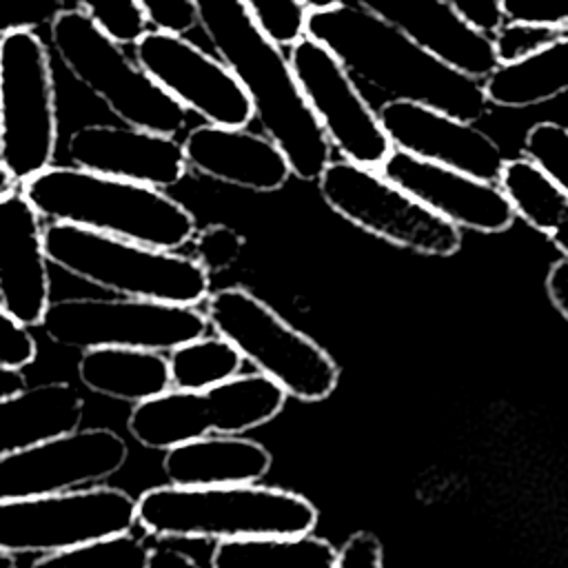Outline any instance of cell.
<instances>
[{
	"mask_svg": "<svg viewBox=\"0 0 568 568\" xmlns=\"http://www.w3.org/2000/svg\"><path fill=\"white\" fill-rule=\"evenodd\" d=\"M377 115L393 149L497 182L504 151L475 122L404 100H388Z\"/></svg>",
	"mask_w": 568,
	"mask_h": 568,
	"instance_id": "obj_17",
	"label": "cell"
},
{
	"mask_svg": "<svg viewBox=\"0 0 568 568\" xmlns=\"http://www.w3.org/2000/svg\"><path fill=\"white\" fill-rule=\"evenodd\" d=\"M388 22L415 44L462 71L484 80L497 58L488 33L473 27L448 0H351Z\"/></svg>",
	"mask_w": 568,
	"mask_h": 568,
	"instance_id": "obj_20",
	"label": "cell"
},
{
	"mask_svg": "<svg viewBox=\"0 0 568 568\" xmlns=\"http://www.w3.org/2000/svg\"><path fill=\"white\" fill-rule=\"evenodd\" d=\"M497 186L508 197L517 217L550 237L568 257V195L530 160H506Z\"/></svg>",
	"mask_w": 568,
	"mask_h": 568,
	"instance_id": "obj_26",
	"label": "cell"
},
{
	"mask_svg": "<svg viewBox=\"0 0 568 568\" xmlns=\"http://www.w3.org/2000/svg\"><path fill=\"white\" fill-rule=\"evenodd\" d=\"M524 158L539 166L568 195V124L544 120L524 135Z\"/></svg>",
	"mask_w": 568,
	"mask_h": 568,
	"instance_id": "obj_30",
	"label": "cell"
},
{
	"mask_svg": "<svg viewBox=\"0 0 568 568\" xmlns=\"http://www.w3.org/2000/svg\"><path fill=\"white\" fill-rule=\"evenodd\" d=\"M335 546L313 532L222 539L211 568H333Z\"/></svg>",
	"mask_w": 568,
	"mask_h": 568,
	"instance_id": "obj_27",
	"label": "cell"
},
{
	"mask_svg": "<svg viewBox=\"0 0 568 568\" xmlns=\"http://www.w3.org/2000/svg\"><path fill=\"white\" fill-rule=\"evenodd\" d=\"M58 144L51 55L31 27L0 33V164L22 184L49 169Z\"/></svg>",
	"mask_w": 568,
	"mask_h": 568,
	"instance_id": "obj_8",
	"label": "cell"
},
{
	"mask_svg": "<svg viewBox=\"0 0 568 568\" xmlns=\"http://www.w3.org/2000/svg\"><path fill=\"white\" fill-rule=\"evenodd\" d=\"M182 151L186 169L255 193H273L293 175L282 149L246 126L200 124L186 133Z\"/></svg>",
	"mask_w": 568,
	"mask_h": 568,
	"instance_id": "obj_21",
	"label": "cell"
},
{
	"mask_svg": "<svg viewBox=\"0 0 568 568\" xmlns=\"http://www.w3.org/2000/svg\"><path fill=\"white\" fill-rule=\"evenodd\" d=\"M473 27H477L484 33H493L501 22V9L499 0H448Z\"/></svg>",
	"mask_w": 568,
	"mask_h": 568,
	"instance_id": "obj_39",
	"label": "cell"
},
{
	"mask_svg": "<svg viewBox=\"0 0 568 568\" xmlns=\"http://www.w3.org/2000/svg\"><path fill=\"white\" fill-rule=\"evenodd\" d=\"M297 84L326 140L344 160L379 169L393 144L346 67L311 36L288 47Z\"/></svg>",
	"mask_w": 568,
	"mask_h": 568,
	"instance_id": "obj_13",
	"label": "cell"
},
{
	"mask_svg": "<svg viewBox=\"0 0 568 568\" xmlns=\"http://www.w3.org/2000/svg\"><path fill=\"white\" fill-rule=\"evenodd\" d=\"M0 568H18V564H16L13 555H9V552H2V550H0Z\"/></svg>",
	"mask_w": 568,
	"mask_h": 568,
	"instance_id": "obj_45",
	"label": "cell"
},
{
	"mask_svg": "<svg viewBox=\"0 0 568 568\" xmlns=\"http://www.w3.org/2000/svg\"><path fill=\"white\" fill-rule=\"evenodd\" d=\"M67 153L73 166L155 189L175 186L186 173L175 135L131 124H84L71 133Z\"/></svg>",
	"mask_w": 568,
	"mask_h": 568,
	"instance_id": "obj_18",
	"label": "cell"
},
{
	"mask_svg": "<svg viewBox=\"0 0 568 568\" xmlns=\"http://www.w3.org/2000/svg\"><path fill=\"white\" fill-rule=\"evenodd\" d=\"M129 457L111 428H78L64 437L0 455V501L91 486L115 475Z\"/></svg>",
	"mask_w": 568,
	"mask_h": 568,
	"instance_id": "obj_15",
	"label": "cell"
},
{
	"mask_svg": "<svg viewBox=\"0 0 568 568\" xmlns=\"http://www.w3.org/2000/svg\"><path fill=\"white\" fill-rule=\"evenodd\" d=\"M262 31L280 47L295 44L306 33L308 9L302 0H242Z\"/></svg>",
	"mask_w": 568,
	"mask_h": 568,
	"instance_id": "obj_32",
	"label": "cell"
},
{
	"mask_svg": "<svg viewBox=\"0 0 568 568\" xmlns=\"http://www.w3.org/2000/svg\"><path fill=\"white\" fill-rule=\"evenodd\" d=\"M146 568H202L191 555L175 548H151Z\"/></svg>",
	"mask_w": 568,
	"mask_h": 568,
	"instance_id": "obj_41",
	"label": "cell"
},
{
	"mask_svg": "<svg viewBox=\"0 0 568 568\" xmlns=\"http://www.w3.org/2000/svg\"><path fill=\"white\" fill-rule=\"evenodd\" d=\"M42 331L60 346H126L171 351L206 335L209 320L195 306L138 297H64L47 306Z\"/></svg>",
	"mask_w": 568,
	"mask_h": 568,
	"instance_id": "obj_10",
	"label": "cell"
},
{
	"mask_svg": "<svg viewBox=\"0 0 568 568\" xmlns=\"http://www.w3.org/2000/svg\"><path fill=\"white\" fill-rule=\"evenodd\" d=\"M195 7L197 24L246 91L264 135L282 149L297 180H317L333 146L302 95L288 55L242 0H195Z\"/></svg>",
	"mask_w": 568,
	"mask_h": 568,
	"instance_id": "obj_1",
	"label": "cell"
},
{
	"mask_svg": "<svg viewBox=\"0 0 568 568\" xmlns=\"http://www.w3.org/2000/svg\"><path fill=\"white\" fill-rule=\"evenodd\" d=\"M191 242L193 257L202 264V268L209 275L233 266L244 248V237L226 224H209L195 231Z\"/></svg>",
	"mask_w": 568,
	"mask_h": 568,
	"instance_id": "obj_34",
	"label": "cell"
},
{
	"mask_svg": "<svg viewBox=\"0 0 568 568\" xmlns=\"http://www.w3.org/2000/svg\"><path fill=\"white\" fill-rule=\"evenodd\" d=\"M138 4L158 31L184 36L197 24L195 0H138Z\"/></svg>",
	"mask_w": 568,
	"mask_h": 568,
	"instance_id": "obj_36",
	"label": "cell"
},
{
	"mask_svg": "<svg viewBox=\"0 0 568 568\" xmlns=\"http://www.w3.org/2000/svg\"><path fill=\"white\" fill-rule=\"evenodd\" d=\"M544 286L550 304L559 311L561 317L568 320V257H561L550 264Z\"/></svg>",
	"mask_w": 568,
	"mask_h": 568,
	"instance_id": "obj_40",
	"label": "cell"
},
{
	"mask_svg": "<svg viewBox=\"0 0 568 568\" xmlns=\"http://www.w3.org/2000/svg\"><path fill=\"white\" fill-rule=\"evenodd\" d=\"M504 20L568 27V0H499Z\"/></svg>",
	"mask_w": 568,
	"mask_h": 568,
	"instance_id": "obj_37",
	"label": "cell"
},
{
	"mask_svg": "<svg viewBox=\"0 0 568 568\" xmlns=\"http://www.w3.org/2000/svg\"><path fill=\"white\" fill-rule=\"evenodd\" d=\"M306 36L331 49L351 75L384 91L390 100L428 104L468 122L481 120L490 109L479 80L442 62L348 0L308 13Z\"/></svg>",
	"mask_w": 568,
	"mask_h": 568,
	"instance_id": "obj_2",
	"label": "cell"
},
{
	"mask_svg": "<svg viewBox=\"0 0 568 568\" xmlns=\"http://www.w3.org/2000/svg\"><path fill=\"white\" fill-rule=\"evenodd\" d=\"M171 386L202 390L240 375L244 357L224 337L202 335L169 351Z\"/></svg>",
	"mask_w": 568,
	"mask_h": 568,
	"instance_id": "obj_28",
	"label": "cell"
},
{
	"mask_svg": "<svg viewBox=\"0 0 568 568\" xmlns=\"http://www.w3.org/2000/svg\"><path fill=\"white\" fill-rule=\"evenodd\" d=\"M27 386V377L20 368H7V366H0V399L24 388Z\"/></svg>",
	"mask_w": 568,
	"mask_h": 568,
	"instance_id": "obj_42",
	"label": "cell"
},
{
	"mask_svg": "<svg viewBox=\"0 0 568 568\" xmlns=\"http://www.w3.org/2000/svg\"><path fill=\"white\" fill-rule=\"evenodd\" d=\"M0 304L29 328L51 304L42 217L20 189L0 197Z\"/></svg>",
	"mask_w": 568,
	"mask_h": 568,
	"instance_id": "obj_19",
	"label": "cell"
},
{
	"mask_svg": "<svg viewBox=\"0 0 568 568\" xmlns=\"http://www.w3.org/2000/svg\"><path fill=\"white\" fill-rule=\"evenodd\" d=\"M51 44L67 71L120 122L166 135L186 126V109L84 11L60 9L51 18Z\"/></svg>",
	"mask_w": 568,
	"mask_h": 568,
	"instance_id": "obj_6",
	"label": "cell"
},
{
	"mask_svg": "<svg viewBox=\"0 0 568 568\" xmlns=\"http://www.w3.org/2000/svg\"><path fill=\"white\" fill-rule=\"evenodd\" d=\"M80 382L109 399L140 404L171 388L169 359L158 351L100 346L82 351Z\"/></svg>",
	"mask_w": 568,
	"mask_h": 568,
	"instance_id": "obj_24",
	"label": "cell"
},
{
	"mask_svg": "<svg viewBox=\"0 0 568 568\" xmlns=\"http://www.w3.org/2000/svg\"><path fill=\"white\" fill-rule=\"evenodd\" d=\"M273 464L268 448L237 435H206L164 450L162 470L173 486L255 484Z\"/></svg>",
	"mask_w": 568,
	"mask_h": 568,
	"instance_id": "obj_22",
	"label": "cell"
},
{
	"mask_svg": "<svg viewBox=\"0 0 568 568\" xmlns=\"http://www.w3.org/2000/svg\"><path fill=\"white\" fill-rule=\"evenodd\" d=\"M564 36H568V27L524 22V20H504L490 33V40H493V51H495L497 64H510V62L524 60L530 53L541 51L544 47L557 42Z\"/></svg>",
	"mask_w": 568,
	"mask_h": 568,
	"instance_id": "obj_31",
	"label": "cell"
},
{
	"mask_svg": "<svg viewBox=\"0 0 568 568\" xmlns=\"http://www.w3.org/2000/svg\"><path fill=\"white\" fill-rule=\"evenodd\" d=\"M302 2H304V7L308 9V13H313V11H326V9H333V7L342 4L344 0H302Z\"/></svg>",
	"mask_w": 568,
	"mask_h": 568,
	"instance_id": "obj_43",
	"label": "cell"
},
{
	"mask_svg": "<svg viewBox=\"0 0 568 568\" xmlns=\"http://www.w3.org/2000/svg\"><path fill=\"white\" fill-rule=\"evenodd\" d=\"M44 248L49 264L122 297L197 306L211 293L202 264L178 251L62 222L44 226Z\"/></svg>",
	"mask_w": 568,
	"mask_h": 568,
	"instance_id": "obj_5",
	"label": "cell"
},
{
	"mask_svg": "<svg viewBox=\"0 0 568 568\" xmlns=\"http://www.w3.org/2000/svg\"><path fill=\"white\" fill-rule=\"evenodd\" d=\"M84 11L104 33L120 44H135L146 33V18L138 0H78Z\"/></svg>",
	"mask_w": 568,
	"mask_h": 568,
	"instance_id": "obj_33",
	"label": "cell"
},
{
	"mask_svg": "<svg viewBox=\"0 0 568 568\" xmlns=\"http://www.w3.org/2000/svg\"><path fill=\"white\" fill-rule=\"evenodd\" d=\"M135 60L178 104L206 124L246 126L255 118L246 91L229 67L184 36L146 31L135 42Z\"/></svg>",
	"mask_w": 568,
	"mask_h": 568,
	"instance_id": "obj_14",
	"label": "cell"
},
{
	"mask_svg": "<svg viewBox=\"0 0 568 568\" xmlns=\"http://www.w3.org/2000/svg\"><path fill=\"white\" fill-rule=\"evenodd\" d=\"M16 189V180L7 173V169L0 164V197L11 193Z\"/></svg>",
	"mask_w": 568,
	"mask_h": 568,
	"instance_id": "obj_44",
	"label": "cell"
},
{
	"mask_svg": "<svg viewBox=\"0 0 568 568\" xmlns=\"http://www.w3.org/2000/svg\"><path fill=\"white\" fill-rule=\"evenodd\" d=\"M333 568H384V548L368 530L353 532L335 555Z\"/></svg>",
	"mask_w": 568,
	"mask_h": 568,
	"instance_id": "obj_38",
	"label": "cell"
},
{
	"mask_svg": "<svg viewBox=\"0 0 568 568\" xmlns=\"http://www.w3.org/2000/svg\"><path fill=\"white\" fill-rule=\"evenodd\" d=\"M317 182L324 202L339 217L388 244L433 257H450L462 248V231L455 224L377 169L331 160Z\"/></svg>",
	"mask_w": 568,
	"mask_h": 568,
	"instance_id": "obj_11",
	"label": "cell"
},
{
	"mask_svg": "<svg viewBox=\"0 0 568 568\" xmlns=\"http://www.w3.org/2000/svg\"><path fill=\"white\" fill-rule=\"evenodd\" d=\"M488 104L530 109L568 93V36L510 64H497L481 82Z\"/></svg>",
	"mask_w": 568,
	"mask_h": 568,
	"instance_id": "obj_25",
	"label": "cell"
},
{
	"mask_svg": "<svg viewBox=\"0 0 568 568\" xmlns=\"http://www.w3.org/2000/svg\"><path fill=\"white\" fill-rule=\"evenodd\" d=\"M138 501L115 486H80L27 499L0 501V550L9 555L58 552L129 532Z\"/></svg>",
	"mask_w": 568,
	"mask_h": 568,
	"instance_id": "obj_12",
	"label": "cell"
},
{
	"mask_svg": "<svg viewBox=\"0 0 568 568\" xmlns=\"http://www.w3.org/2000/svg\"><path fill=\"white\" fill-rule=\"evenodd\" d=\"M209 326L231 342L257 373L302 402L326 399L337 382V362L308 335L293 328L264 300L242 286L209 293Z\"/></svg>",
	"mask_w": 568,
	"mask_h": 568,
	"instance_id": "obj_7",
	"label": "cell"
},
{
	"mask_svg": "<svg viewBox=\"0 0 568 568\" xmlns=\"http://www.w3.org/2000/svg\"><path fill=\"white\" fill-rule=\"evenodd\" d=\"M82 415L84 397L69 382L24 386L0 399V455L75 433Z\"/></svg>",
	"mask_w": 568,
	"mask_h": 568,
	"instance_id": "obj_23",
	"label": "cell"
},
{
	"mask_svg": "<svg viewBox=\"0 0 568 568\" xmlns=\"http://www.w3.org/2000/svg\"><path fill=\"white\" fill-rule=\"evenodd\" d=\"M149 550L151 548L129 530L42 555L29 568H146Z\"/></svg>",
	"mask_w": 568,
	"mask_h": 568,
	"instance_id": "obj_29",
	"label": "cell"
},
{
	"mask_svg": "<svg viewBox=\"0 0 568 568\" xmlns=\"http://www.w3.org/2000/svg\"><path fill=\"white\" fill-rule=\"evenodd\" d=\"M286 393L262 373L235 375L202 390L169 388L133 406L126 428L133 439L153 450L206 435H240L271 422Z\"/></svg>",
	"mask_w": 568,
	"mask_h": 568,
	"instance_id": "obj_9",
	"label": "cell"
},
{
	"mask_svg": "<svg viewBox=\"0 0 568 568\" xmlns=\"http://www.w3.org/2000/svg\"><path fill=\"white\" fill-rule=\"evenodd\" d=\"M377 171L457 229L504 233L517 217L497 182L408 155L399 149H393Z\"/></svg>",
	"mask_w": 568,
	"mask_h": 568,
	"instance_id": "obj_16",
	"label": "cell"
},
{
	"mask_svg": "<svg viewBox=\"0 0 568 568\" xmlns=\"http://www.w3.org/2000/svg\"><path fill=\"white\" fill-rule=\"evenodd\" d=\"M38 355L36 337L0 304V366L24 368Z\"/></svg>",
	"mask_w": 568,
	"mask_h": 568,
	"instance_id": "obj_35",
	"label": "cell"
},
{
	"mask_svg": "<svg viewBox=\"0 0 568 568\" xmlns=\"http://www.w3.org/2000/svg\"><path fill=\"white\" fill-rule=\"evenodd\" d=\"M20 191L40 217L164 251H178L197 231L193 213L164 189L80 166L51 164Z\"/></svg>",
	"mask_w": 568,
	"mask_h": 568,
	"instance_id": "obj_3",
	"label": "cell"
},
{
	"mask_svg": "<svg viewBox=\"0 0 568 568\" xmlns=\"http://www.w3.org/2000/svg\"><path fill=\"white\" fill-rule=\"evenodd\" d=\"M135 524L160 539H240L304 535L317 524V508L304 495L260 486H153L138 499Z\"/></svg>",
	"mask_w": 568,
	"mask_h": 568,
	"instance_id": "obj_4",
	"label": "cell"
}]
</instances>
